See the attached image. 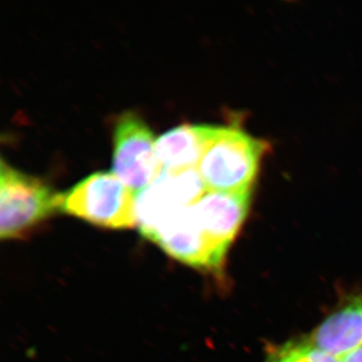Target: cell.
<instances>
[{"label": "cell", "mask_w": 362, "mask_h": 362, "mask_svg": "<svg viewBox=\"0 0 362 362\" xmlns=\"http://www.w3.org/2000/svg\"><path fill=\"white\" fill-rule=\"evenodd\" d=\"M266 143L235 127L218 126L197 169L209 192L252 189Z\"/></svg>", "instance_id": "cell-1"}, {"label": "cell", "mask_w": 362, "mask_h": 362, "mask_svg": "<svg viewBox=\"0 0 362 362\" xmlns=\"http://www.w3.org/2000/svg\"><path fill=\"white\" fill-rule=\"evenodd\" d=\"M63 194L40 178L11 168L2 159L0 166V237L16 239L61 211Z\"/></svg>", "instance_id": "cell-2"}, {"label": "cell", "mask_w": 362, "mask_h": 362, "mask_svg": "<svg viewBox=\"0 0 362 362\" xmlns=\"http://www.w3.org/2000/svg\"><path fill=\"white\" fill-rule=\"evenodd\" d=\"M136 194L113 173H93L63 194L61 211L95 226H136Z\"/></svg>", "instance_id": "cell-3"}, {"label": "cell", "mask_w": 362, "mask_h": 362, "mask_svg": "<svg viewBox=\"0 0 362 362\" xmlns=\"http://www.w3.org/2000/svg\"><path fill=\"white\" fill-rule=\"evenodd\" d=\"M153 133L143 119L132 112L119 117L113 133V170L135 194L160 175Z\"/></svg>", "instance_id": "cell-4"}, {"label": "cell", "mask_w": 362, "mask_h": 362, "mask_svg": "<svg viewBox=\"0 0 362 362\" xmlns=\"http://www.w3.org/2000/svg\"><path fill=\"white\" fill-rule=\"evenodd\" d=\"M207 189L197 168L162 171L148 187L136 194V226L146 239L171 214L194 204Z\"/></svg>", "instance_id": "cell-5"}, {"label": "cell", "mask_w": 362, "mask_h": 362, "mask_svg": "<svg viewBox=\"0 0 362 362\" xmlns=\"http://www.w3.org/2000/svg\"><path fill=\"white\" fill-rule=\"evenodd\" d=\"M163 251L187 265L218 272L226 256L207 239L195 218L192 206L171 214L149 239Z\"/></svg>", "instance_id": "cell-6"}, {"label": "cell", "mask_w": 362, "mask_h": 362, "mask_svg": "<svg viewBox=\"0 0 362 362\" xmlns=\"http://www.w3.org/2000/svg\"><path fill=\"white\" fill-rule=\"evenodd\" d=\"M251 197L252 189L239 192L207 190L192 206L202 232L225 256L246 220Z\"/></svg>", "instance_id": "cell-7"}, {"label": "cell", "mask_w": 362, "mask_h": 362, "mask_svg": "<svg viewBox=\"0 0 362 362\" xmlns=\"http://www.w3.org/2000/svg\"><path fill=\"white\" fill-rule=\"evenodd\" d=\"M218 126L185 124L164 133L156 141L159 168L168 173L197 168Z\"/></svg>", "instance_id": "cell-8"}, {"label": "cell", "mask_w": 362, "mask_h": 362, "mask_svg": "<svg viewBox=\"0 0 362 362\" xmlns=\"http://www.w3.org/2000/svg\"><path fill=\"white\" fill-rule=\"evenodd\" d=\"M305 341L338 358L362 346V296L333 312Z\"/></svg>", "instance_id": "cell-9"}, {"label": "cell", "mask_w": 362, "mask_h": 362, "mask_svg": "<svg viewBox=\"0 0 362 362\" xmlns=\"http://www.w3.org/2000/svg\"><path fill=\"white\" fill-rule=\"evenodd\" d=\"M275 358L286 362H341V359L303 341L285 345L276 354Z\"/></svg>", "instance_id": "cell-10"}, {"label": "cell", "mask_w": 362, "mask_h": 362, "mask_svg": "<svg viewBox=\"0 0 362 362\" xmlns=\"http://www.w3.org/2000/svg\"><path fill=\"white\" fill-rule=\"evenodd\" d=\"M341 362H362V346L341 357Z\"/></svg>", "instance_id": "cell-11"}, {"label": "cell", "mask_w": 362, "mask_h": 362, "mask_svg": "<svg viewBox=\"0 0 362 362\" xmlns=\"http://www.w3.org/2000/svg\"><path fill=\"white\" fill-rule=\"evenodd\" d=\"M272 362H286V361H281V359H278V358H274V361Z\"/></svg>", "instance_id": "cell-12"}]
</instances>
